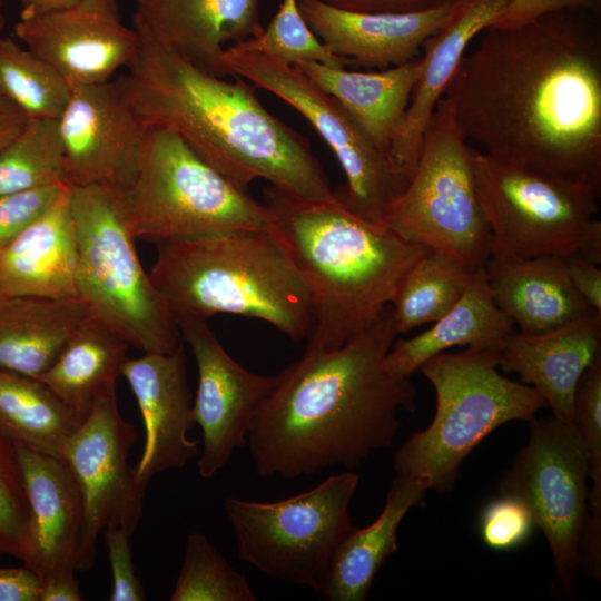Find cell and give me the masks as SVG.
<instances>
[{
  "label": "cell",
  "instance_id": "obj_46",
  "mask_svg": "<svg viewBox=\"0 0 601 601\" xmlns=\"http://www.w3.org/2000/svg\"><path fill=\"white\" fill-rule=\"evenodd\" d=\"M29 117L0 92V151L26 127Z\"/></svg>",
  "mask_w": 601,
  "mask_h": 601
},
{
  "label": "cell",
  "instance_id": "obj_48",
  "mask_svg": "<svg viewBox=\"0 0 601 601\" xmlns=\"http://www.w3.org/2000/svg\"><path fill=\"white\" fill-rule=\"evenodd\" d=\"M80 0H18L22 10L20 16H35L70 7Z\"/></svg>",
  "mask_w": 601,
  "mask_h": 601
},
{
  "label": "cell",
  "instance_id": "obj_34",
  "mask_svg": "<svg viewBox=\"0 0 601 601\" xmlns=\"http://www.w3.org/2000/svg\"><path fill=\"white\" fill-rule=\"evenodd\" d=\"M62 184L68 185L58 119H30L0 151V194Z\"/></svg>",
  "mask_w": 601,
  "mask_h": 601
},
{
  "label": "cell",
  "instance_id": "obj_49",
  "mask_svg": "<svg viewBox=\"0 0 601 601\" xmlns=\"http://www.w3.org/2000/svg\"><path fill=\"white\" fill-rule=\"evenodd\" d=\"M6 14L3 12V6H2V1L0 0V37H1V33L3 31V28L6 26Z\"/></svg>",
  "mask_w": 601,
  "mask_h": 601
},
{
  "label": "cell",
  "instance_id": "obj_6",
  "mask_svg": "<svg viewBox=\"0 0 601 601\" xmlns=\"http://www.w3.org/2000/svg\"><path fill=\"white\" fill-rule=\"evenodd\" d=\"M497 368V351L471 347L423 363L420 371L435 391V415L397 450L396 474L422 480L428 490L450 492L463 461L483 439L508 422L531 420L546 406L534 387Z\"/></svg>",
  "mask_w": 601,
  "mask_h": 601
},
{
  "label": "cell",
  "instance_id": "obj_41",
  "mask_svg": "<svg viewBox=\"0 0 601 601\" xmlns=\"http://www.w3.org/2000/svg\"><path fill=\"white\" fill-rule=\"evenodd\" d=\"M104 531L112 578V590L109 600H145V589L134 565L129 541L131 534L121 526H109Z\"/></svg>",
  "mask_w": 601,
  "mask_h": 601
},
{
  "label": "cell",
  "instance_id": "obj_26",
  "mask_svg": "<svg viewBox=\"0 0 601 601\" xmlns=\"http://www.w3.org/2000/svg\"><path fill=\"white\" fill-rule=\"evenodd\" d=\"M427 485L396 474L382 512L367 526H352L336 548L321 594L329 601H364L385 561L397 550V531L406 513L421 505Z\"/></svg>",
  "mask_w": 601,
  "mask_h": 601
},
{
  "label": "cell",
  "instance_id": "obj_25",
  "mask_svg": "<svg viewBox=\"0 0 601 601\" xmlns=\"http://www.w3.org/2000/svg\"><path fill=\"white\" fill-rule=\"evenodd\" d=\"M484 270L494 303L520 332H548L595 312L571 285L563 257L491 256Z\"/></svg>",
  "mask_w": 601,
  "mask_h": 601
},
{
  "label": "cell",
  "instance_id": "obj_33",
  "mask_svg": "<svg viewBox=\"0 0 601 601\" xmlns=\"http://www.w3.org/2000/svg\"><path fill=\"white\" fill-rule=\"evenodd\" d=\"M71 86L47 61L10 37H0V92L29 119H58Z\"/></svg>",
  "mask_w": 601,
  "mask_h": 601
},
{
  "label": "cell",
  "instance_id": "obj_19",
  "mask_svg": "<svg viewBox=\"0 0 601 601\" xmlns=\"http://www.w3.org/2000/svg\"><path fill=\"white\" fill-rule=\"evenodd\" d=\"M260 0H137L134 30L197 68L231 76L229 46L258 36Z\"/></svg>",
  "mask_w": 601,
  "mask_h": 601
},
{
  "label": "cell",
  "instance_id": "obj_30",
  "mask_svg": "<svg viewBox=\"0 0 601 601\" xmlns=\"http://www.w3.org/2000/svg\"><path fill=\"white\" fill-rule=\"evenodd\" d=\"M128 348L122 337L88 315L38 378L85 420L97 404L116 393Z\"/></svg>",
  "mask_w": 601,
  "mask_h": 601
},
{
  "label": "cell",
  "instance_id": "obj_10",
  "mask_svg": "<svg viewBox=\"0 0 601 601\" xmlns=\"http://www.w3.org/2000/svg\"><path fill=\"white\" fill-rule=\"evenodd\" d=\"M358 481L347 471L274 502L227 497L237 555L266 575L321 593L334 552L353 526L348 510Z\"/></svg>",
  "mask_w": 601,
  "mask_h": 601
},
{
  "label": "cell",
  "instance_id": "obj_5",
  "mask_svg": "<svg viewBox=\"0 0 601 601\" xmlns=\"http://www.w3.org/2000/svg\"><path fill=\"white\" fill-rule=\"evenodd\" d=\"M156 246L149 276L176 324L233 314L267 322L294 342L309 335V295L270 231H233Z\"/></svg>",
  "mask_w": 601,
  "mask_h": 601
},
{
  "label": "cell",
  "instance_id": "obj_35",
  "mask_svg": "<svg viewBox=\"0 0 601 601\" xmlns=\"http://www.w3.org/2000/svg\"><path fill=\"white\" fill-rule=\"evenodd\" d=\"M170 601H256L247 578L201 532H191Z\"/></svg>",
  "mask_w": 601,
  "mask_h": 601
},
{
  "label": "cell",
  "instance_id": "obj_2",
  "mask_svg": "<svg viewBox=\"0 0 601 601\" xmlns=\"http://www.w3.org/2000/svg\"><path fill=\"white\" fill-rule=\"evenodd\" d=\"M397 332L391 305L344 345L307 344L275 375L250 424L247 445L264 477L295 479L329 466L353 469L393 445L398 410L414 411L416 390L385 357Z\"/></svg>",
  "mask_w": 601,
  "mask_h": 601
},
{
  "label": "cell",
  "instance_id": "obj_50",
  "mask_svg": "<svg viewBox=\"0 0 601 601\" xmlns=\"http://www.w3.org/2000/svg\"><path fill=\"white\" fill-rule=\"evenodd\" d=\"M0 554H2V552L0 551Z\"/></svg>",
  "mask_w": 601,
  "mask_h": 601
},
{
  "label": "cell",
  "instance_id": "obj_8",
  "mask_svg": "<svg viewBox=\"0 0 601 601\" xmlns=\"http://www.w3.org/2000/svg\"><path fill=\"white\" fill-rule=\"evenodd\" d=\"M77 237V292L89 316L102 322L129 347L170 353L180 331L142 268L116 190L70 187Z\"/></svg>",
  "mask_w": 601,
  "mask_h": 601
},
{
  "label": "cell",
  "instance_id": "obj_18",
  "mask_svg": "<svg viewBox=\"0 0 601 601\" xmlns=\"http://www.w3.org/2000/svg\"><path fill=\"white\" fill-rule=\"evenodd\" d=\"M121 376L135 395L144 423L145 443L135 471L147 487L155 475L184 467L199 452L198 441L188 437L195 423L185 344L170 353L127 358Z\"/></svg>",
  "mask_w": 601,
  "mask_h": 601
},
{
  "label": "cell",
  "instance_id": "obj_31",
  "mask_svg": "<svg viewBox=\"0 0 601 601\" xmlns=\"http://www.w3.org/2000/svg\"><path fill=\"white\" fill-rule=\"evenodd\" d=\"M82 421L39 378L0 368V432L13 445L62 459Z\"/></svg>",
  "mask_w": 601,
  "mask_h": 601
},
{
  "label": "cell",
  "instance_id": "obj_47",
  "mask_svg": "<svg viewBox=\"0 0 601 601\" xmlns=\"http://www.w3.org/2000/svg\"><path fill=\"white\" fill-rule=\"evenodd\" d=\"M83 600L76 572L52 577L41 583L40 601H81Z\"/></svg>",
  "mask_w": 601,
  "mask_h": 601
},
{
  "label": "cell",
  "instance_id": "obj_45",
  "mask_svg": "<svg viewBox=\"0 0 601 601\" xmlns=\"http://www.w3.org/2000/svg\"><path fill=\"white\" fill-rule=\"evenodd\" d=\"M41 583L27 565L0 566V601H40Z\"/></svg>",
  "mask_w": 601,
  "mask_h": 601
},
{
  "label": "cell",
  "instance_id": "obj_43",
  "mask_svg": "<svg viewBox=\"0 0 601 601\" xmlns=\"http://www.w3.org/2000/svg\"><path fill=\"white\" fill-rule=\"evenodd\" d=\"M569 280L582 299L595 312L601 313V269L579 253L563 257Z\"/></svg>",
  "mask_w": 601,
  "mask_h": 601
},
{
  "label": "cell",
  "instance_id": "obj_7",
  "mask_svg": "<svg viewBox=\"0 0 601 601\" xmlns=\"http://www.w3.org/2000/svg\"><path fill=\"white\" fill-rule=\"evenodd\" d=\"M117 195L124 223L136 240L157 245L270 230L264 203L221 176L177 132L160 126H147L137 174Z\"/></svg>",
  "mask_w": 601,
  "mask_h": 601
},
{
  "label": "cell",
  "instance_id": "obj_36",
  "mask_svg": "<svg viewBox=\"0 0 601 601\" xmlns=\"http://www.w3.org/2000/svg\"><path fill=\"white\" fill-rule=\"evenodd\" d=\"M229 47L262 52L289 66L300 62H318L333 68L353 66L351 60L332 53L315 36L299 11L298 0H283L258 36Z\"/></svg>",
  "mask_w": 601,
  "mask_h": 601
},
{
  "label": "cell",
  "instance_id": "obj_23",
  "mask_svg": "<svg viewBox=\"0 0 601 601\" xmlns=\"http://www.w3.org/2000/svg\"><path fill=\"white\" fill-rule=\"evenodd\" d=\"M601 355V313L529 334L512 331L497 349V365L515 372L534 387L554 417L573 421V400L580 377Z\"/></svg>",
  "mask_w": 601,
  "mask_h": 601
},
{
  "label": "cell",
  "instance_id": "obj_27",
  "mask_svg": "<svg viewBox=\"0 0 601 601\" xmlns=\"http://www.w3.org/2000/svg\"><path fill=\"white\" fill-rule=\"evenodd\" d=\"M337 99L388 155L422 70L421 56L380 71H349L318 62L295 65Z\"/></svg>",
  "mask_w": 601,
  "mask_h": 601
},
{
  "label": "cell",
  "instance_id": "obj_13",
  "mask_svg": "<svg viewBox=\"0 0 601 601\" xmlns=\"http://www.w3.org/2000/svg\"><path fill=\"white\" fill-rule=\"evenodd\" d=\"M529 441L500 482L516 496L546 538L555 577L572 593L580 541L589 516V459L573 421L532 417Z\"/></svg>",
  "mask_w": 601,
  "mask_h": 601
},
{
  "label": "cell",
  "instance_id": "obj_17",
  "mask_svg": "<svg viewBox=\"0 0 601 601\" xmlns=\"http://www.w3.org/2000/svg\"><path fill=\"white\" fill-rule=\"evenodd\" d=\"M16 37L72 85L109 81L140 49L134 28L120 19L116 0H80L35 16H20Z\"/></svg>",
  "mask_w": 601,
  "mask_h": 601
},
{
  "label": "cell",
  "instance_id": "obj_21",
  "mask_svg": "<svg viewBox=\"0 0 601 601\" xmlns=\"http://www.w3.org/2000/svg\"><path fill=\"white\" fill-rule=\"evenodd\" d=\"M30 509L22 561L40 580L76 571L83 504L63 459L16 446Z\"/></svg>",
  "mask_w": 601,
  "mask_h": 601
},
{
  "label": "cell",
  "instance_id": "obj_11",
  "mask_svg": "<svg viewBox=\"0 0 601 601\" xmlns=\"http://www.w3.org/2000/svg\"><path fill=\"white\" fill-rule=\"evenodd\" d=\"M480 204L492 256L564 257L599 227L600 191L530 166L473 150Z\"/></svg>",
  "mask_w": 601,
  "mask_h": 601
},
{
  "label": "cell",
  "instance_id": "obj_12",
  "mask_svg": "<svg viewBox=\"0 0 601 601\" xmlns=\"http://www.w3.org/2000/svg\"><path fill=\"white\" fill-rule=\"evenodd\" d=\"M225 62L233 76L277 96L312 124L346 177V194L338 196L341 201L361 218L384 224L387 206L407 181L341 102L297 66L265 53L228 47Z\"/></svg>",
  "mask_w": 601,
  "mask_h": 601
},
{
  "label": "cell",
  "instance_id": "obj_38",
  "mask_svg": "<svg viewBox=\"0 0 601 601\" xmlns=\"http://www.w3.org/2000/svg\"><path fill=\"white\" fill-rule=\"evenodd\" d=\"M30 509L17 449L0 432V551L22 560Z\"/></svg>",
  "mask_w": 601,
  "mask_h": 601
},
{
  "label": "cell",
  "instance_id": "obj_3",
  "mask_svg": "<svg viewBox=\"0 0 601 601\" xmlns=\"http://www.w3.org/2000/svg\"><path fill=\"white\" fill-rule=\"evenodd\" d=\"M138 36L136 59L115 81L146 126L177 132L242 190L265 179L297 198L338 197L306 137L270 114L240 77L210 75Z\"/></svg>",
  "mask_w": 601,
  "mask_h": 601
},
{
  "label": "cell",
  "instance_id": "obj_32",
  "mask_svg": "<svg viewBox=\"0 0 601 601\" xmlns=\"http://www.w3.org/2000/svg\"><path fill=\"white\" fill-rule=\"evenodd\" d=\"M474 273L427 249L405 274L391 303L397 334L441 318L463 295Z\"/></svg>",
  "mask_w": 601,
  "mask_h": 601
},
{
  "label": "cell",
  "instance_id": "obj_42",
  "mask_svg": "<svg viewBox=\"0 0 601 601\" xmlns=\"http://www.w3.org/2000/svg\"><path fill=\"white\" fill-rule=\"evenodd\" d=\"M569 10L599 13L601 11V0H511L491 27L516 28L531 23L546 14Z\"/></svg>",
  "mask_w": 601,
  "mask_h": 601
},
{
  "label": "cell",
  "instance_id": "obj_44",
  "mask_svg": "<svg viewBox=\"0 0 601 601\" xmlns=\"http://www.w3.org/2000/svg\"><path fill=\"white\" fill-rule=\"evenodd\" d=\"M326 3L357 12L411 13L434 9L452 0H323Z\"/></svg>",
  "mask_w": 601,
  "mask_h": 601
},
{
  "label": "cell",
  "instance_id": "obj_29",
  "mask_svg": "<svg viewBox=\"0 0 601 601\" xmlns=\"http://www.w3.org/2000/svg\"><path fill=\"white\" fill-rule=\"evenodd\" d=\"M88 315L79 299L0 295V368L38 378Z\"/></svg>",
  "mask_w": 601,
  "mask_h": 601
},
{
  "label": "cell",
  "instance_id": "obj_37",
  "mask_svg": "<svg viewBox=\"0 0 601 601\" xmlns=\"http://www.w3.org/2000/svg\"><path fill=\"white\" fill-rule=\"evenodd\" d=\"M573 422L589 459V519L601 523V355L580 377L573 400Z\"/></svg>",
  "mask_w": 601,
  "mask_h": 601
},
{
  "label": "cell",
  "instance_id": "obj_28",
  "mask_svg": "<svg viewBox=\"0 0 601 601\" xmlns=\"http://www.w3.org/2000/svg\"><path fill=\"white\" fill-rule=\"evenodd\" d=\"M513 325L494 303L482 268L473 274L456 304L432 327L392 344L385 367L396 377H410L428 358L454 346L497 351Z\"/></svg>",
  "mask_w": 601,
  "mask_h": 601
},
{
  "label": "cell",
  "instance_id": "obj_16",
  "mask_svg": "<svg viewBox=\"0 0 601 601\" xmlns=\"http://www.w3.org/2000/svg\"><path fill=\"white\" fill-rule=\"evenodd\" d=\"M195 357L198 383L191 405L201 431L198 473L210 479L247 444L253 418L270 392L275 376L253 373L235 361L205 319L177 323Z\"/></svg>",
  "mask_w": 601,
  "mask_h": 601
},
{
  "label": "cell",
  "instance_id": "obj_24",
  "mask_svg": "<svg viewBox=\"0 0 601 601\" xmlns=\"http://www.w3.org/2000/svg\"><path fill=\"white\" fill-rule=\"evenodd\" d=\"M69 193L0 247V295L78 299L77 237Z\"/></svg>",
  "mask_w": 601,
  "mask_h": 601
},
{
  "label": "cell",
  "instance_id": "obj_39",
  "mask_svg": "<svg viewBox=\"0 0 601 601\" xmlns=\"http://www.w3.org/2000/svg\"><path fill=\"white\" fill-rule=\"evenodd\" d=\"M479 526L481 538L489 548L506 551L526 542L535 523L523 501L500 494L483 508Z\"/></svg>",
  "mask_w": 601,
  "mask_h": 601
},
{
  "label": "cell",
  "instance_id": "obj_40",
  "mask_svg": "<svg viewBox=\"0 0 601 601\" xmlns=\"http://www.w3.org/2000/svg\"><path fill=\"white\" fill-rule=\"evenodd\" d=\"M69 188L62 184L0 194V247L46 214Z\"/></svg>",
  "mask_w": 601,
  "mask_h": 601
},
{
  "label": "cell",
  "instance_id": "obj_1",
  "mask_svg": "<svg viewBox=\"0 0 601 601\" xmlns=\"http://www.w3.org/2000/svg\"><path fill=\"white\" fill-rule=\"evenodd\" d=\"M571 11L487 28L443 97L482 152L601 193V41Z\"/></svg>",
  "mask_w": 601,
  "mask_h": 601
},
{
  "label": "cell",
  "instance_id": "obj_14",
  "mask_svg": "<svg viewBox=\"0 0 601 601\" xmlns=\"http://www.w3.org/2000/svg\"><path fill=\"white\" fill-rule=\"evenodd\" d=\"M136 441V427L122 417L115 393L93 407L66 445L62 459L83 504L76 571L93 568L102 530L121 526L132 535L139 525L146 487L129 462Z\"/></svg>",
  "mask_w": 601,
  "mask_h": 601
},
{
  "label": "cell",
  "instance_id": "obj_22",
  "mask_svg": "<svg viewBox=\"0 0 601 601\" xmlns=\"http://www.w3.org/2000/svg\"><path fill=\"white\" fill-rule=\"evenodd\" d=\"M511 0H452L450 13L422 48V70L388 157L406 181L412 176L430 117L472 40L490 28Z\"/></svg>",
  "mask_w": 601,
  "mask_h": 601
},
{
  "label": "cell",
  "instance_id": "obj_20",
  "mask_svg": "<svg viewBox=\"0 0 601 601\" xmlns=\"http://www.w3.org/2000/svg\"><path fill=\"white\" fill-rule=\"evenodd\" d=\"M452 1L411 13H371L341 9L323 0H298L299 11L315 36L334 55L353 66L386 69L411 61L445 21Z\"/></svg>",
  "mask_w": 601,
  "mask_h": 601
},
{
  "label": "cell",
  "instance_id": "obj_4",
  "mask_svg": "<svg viewBox=\"0 0 601 601\" xmlns=\"http://www.w3.org/2000/svg\"><path fill=\"white\" fill-rule=\"evenodd\" d=\"M276 237L309 295L307 344L344 345L391 305L410 268L427 252L385 224L335 200H307L273 186L263 193Z\"/></svg>",
  "mask_w": 601,
  "mask_h": 601
},
{
  "label": "cell",
  "instance_id": "obj_15",
  "mask_svg": "<svg viewBox=\"0 0 601 601\" xmlns=\"http://www.w3.org/2000/svg\"><path fill=\"white\" fill-rule=\"evenodd\" d=\"M58 127L68 186L121 191L131 184L144 154L147 126L116 81L72 85Z\"/></svg>",
  "mask_w": 601,
  "mask_h": 601
},
{
  "label": "cell",
  "instance_id": "obj_9",
  "mask_svg": "<svg viewBox=\"0 0 601 601\" xmlns=\"http://www.w3.org/2000/svg\"><path fill=\"white\" fill-rule=\"evenodd\" d=\"M473 150L442 97L422 136L416 167L383 223L406 242L476 272L492 256V236L477 195Z\"/></svg>",
  "mask_w": 601,
  "mask_h": 601
}]
</instances>
